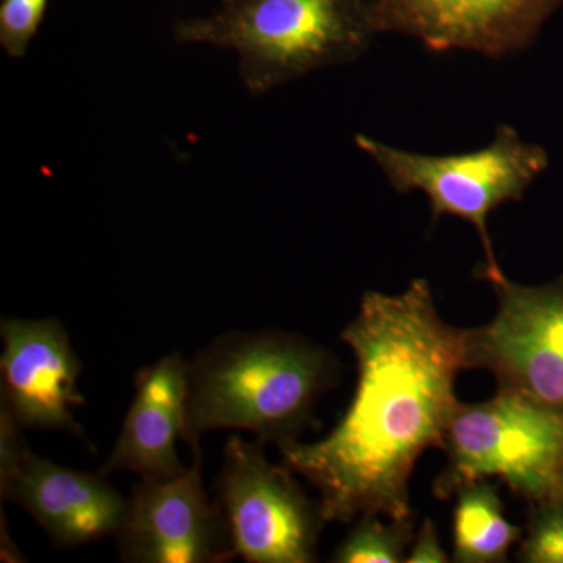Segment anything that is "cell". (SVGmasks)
I'll use <instances>...</instances> for the list:
<instances>
[{"instance_id": "18", "label": "cell", "mask_w": 563, "mask_h": 563, "mask_svg": "<svg viewBox=\"0 0 563 563\" xmlns=\"http://www.w3.org/2000/svg\"><path fill=\"white\" fill-rule=\"evenodd\" d=\"M407 563H446L450 562L446 551L440 543L437 526L432 520L426 518L417 540H415L412 551L407 554Z\"/></svg>"}, {"instance_id": "9", "label": "cell", "mask_w": 563, "mask_h": 563, "mask_svg": "<svg viewBox=\"0 0 563 563\" xmlns=\"http://www.w3.org/2000/svg\"><path fill=\"white\" fill-rule=\"evenodd\" d=\"M0 336V401L21 428L85 437L74 417V409L85 404L77 388L84 366L65 325L55 318H2Z\"/></svg>"}, {"instance_id": "4", "label": "cell", "mask_w": 563, "mask_h": 563, "mask_svg": "<svg viewBox=\"0 0 563 563\" xmlns=\"http://www.w3.org/2000/svg\"><path fill=\"white\" fill-rule=\"evenodd\" d=\"M354 143L396 191L424 192L433 221L450 214L473 224L483 243L485 279L493 284L506 277L493 250L488 218L504 203L520 201L547 172L550 155L540 144L521 139L509 124H499L487 146L462 154L406 151L365 133H357Z\"/></svg>"}, {"instance_id": "11", "label": "cell", "mask_w": 563, "mask_h": 563, "mask_svg": "<svg viewBox=\"0 0 563 563\" xmlns=\"http://www.w3.org/2000/svg\"><path fill=\"white\" fill-rule=\"evenodd\" d=\"M2 499L27 510L62 548L117 537L129 507V499L111 487L106 474L76 472L32 451Z\"/></svg>"}, {"instance_id": "20", "label": "cell", "mask_w": 563, "mask_h": 563, "mask_svg": "<svg viewBox=\"0 0 563 563\" xmlns=\"http://www.w3.org/2000/svg\"><path fill=\"white\" fill-rule=\"evenodd\" d=\"M220 2H224V0H220Z\"/></svg>"}, {"instance_id": "17", "label": "cell", "mask_w": 563, "mask_h": 563, "mask_svg": "<svg viewBox=\"0 0 563 563\" xmlns=\"http://www.w3.org/2000/svg\"><path fill=\"white\" fill-rule=\"evenodd\" d=\"M21 431L9 406L0 401V495L9 490L31 451Z\"/></svg>"}, {"instance_id": "19", "label": "cell", "mask_w": 563, "mask_h": 563, "mask_svg": "<svg viewBox=\"0 0 563 563\" xmlns=\"http://www.w3.org/2000/svg\"><path fill=\"white\" fill-rule=\"evenodd\" d=\"M0 550H2V562H24L16 544L10 539L9 529H5V515L2 512V533H0Z\"/></svg>"}, {"instance_id": "16", "label": "cell", "mask_w": 563, "mask_h": 563, "mask_svg": "<svg viewBox=\"0 0 563 563\" xmlns=\"http://www.w3.org/2000/svg\"><path fill=\"white\" fill-rule=\"evenodd\" d=\"M49 0H0V46L7 57L21 60L46 18Z\"/></svg>"}, {"instance_id": "6", "label": "cell", "mask_w": 563, "mask_h": 563, "mask_svg": "<svg viewBox=\"0 0 563 563\" xmlns=\"http://www.w3.org/2000/svg\"><path fill=\"white\" fill-rule=\"evenodd\" d=\"M214 499L228 523L235 554L250 563L317 561L322 525L295 472L263 454V444L231 435L224 448Z\"/></svg>"}, {"instance_id": "13", "label": "cell", "mask_w": 563, "mask_h": 563, "mask_svg": "<svg viewBox=\"0 0 563 563\" xmlns=\"http://www.w3.org/2000/svg\"><path fill=\"white\" fill-rule=\"evenodd\" d=\"M454 561L461 563L506 562L521 529L507 520L495 485L488 481L463 485L455 492Z\"/></svg>"}, {"instance_id": "10", "label": "cell", "mask_w": 563, "mask_h": 563, "mask_svg": "<svg viewBox=\"0 0 563 563\" xmlns=\"http://www.w3.org/2000/svg\"><path fill=\"white\" fill-rule=\"evenodd\" d=\"M383 33L435 52L501 58L528 49L563 0H376Z\"/></svg>"}, {"instance_id": "15", "label": "cell", "mask_w": 563, "mask_h": 563, "mask_svg": "<svg viewBox=\"0 0 563 563\" xmlns=\"http://www.w3.org/2000/svg\"><path fill=\"white\" fill-rule=\"evenodd\" d=\"M518 555L525 563H563V495L533 504Z\"/></svg>"}, {"instance_id": "1", "label": "cell", "mask_w": 563, "mask_h": 563, "mask_svg": "<svg viewBox=\"0 0 563 563\" xmlns=\"http://www.w3.org/2000/svg\"><path fill=\"white\" fill-rule=\"evenodd\" d=\"M342 340L357 362L350 409L320 442L282 444V461L320 493L325 523L368 514L412 521L415 465L444 446L461 407L466 331L444 322L429 282L415 279L395 295L366 291Z\"/></svg>"}, {"instance_id": "8", "label": "cell", "mask_w": 563, "mask_h": 563, "mask_svg": "<svg viewBox=\"0 0 563 563\" xmlns=\"http://www.w3.org/2000/svg\"><path fill=\"white\" fill-rule=\"evenodd\" d=\"M122 561L132 563H222L236 558L217 499L202 483V453L173 479H141L117 533Z\"/></svg>"}, {"instance_id": "12", "label": "cell", "mask_w": 563, "mask_h": 563, "mask_svg": "<svg viewBox=\"0 0 563 563\" xmlns=\"http://www.w3.org/2000/svg\"><path fill=\"white\" fill-rule=\"evenodd\" d=\"M188 361L169 352L141 368L135 396L101 473L129 472L141 479H173L187 466L177 454L187 412Z\"/></svg>"}, {"instance_id": "5", "label": "cell", "mask_w": 563, "mask_h": 563, "mask_svg": "<svg viewBox=\"0 0 563 563\" xmlns=\"http://www.w3.org/2000/svg\"><path fill=\"white\" fill-rule=\"evenodd\" d=\"M443 448L448 465L433 485L439 498L492 477L532 504L563 495L562 407L498 390L488 401L461 404Z\"/></svg>"}, {"instance_id": "2", "label": "cell", "mask_w": 563, "mask_h": 563, "mask_svg": "<svg viewBox=\"0 0 563 563\" xmlns=\"http://www.w3.org/2000/svg\"><path fill=\"white\" fill-rule=\"evenodd\" d=\"M339 379V363L295 333L225 332L188 362L184 442L201 451L203 433L251 432L258 443L295 442L314 404Z\"/></svg>"}, {"instance_id": "7", "label": "cell", "mask_w": 563, "mask_h": 563, "mask_svg": "<svg viewBox=\"0 0 563 563\" xmlns=\"http://www.w3.org/2000/svg\"><path fill=\"white\" fill-rule=\"evenodd\" d=\"M498 310L466 331L470 368H483L498 390L563 409V277L543 285L493 282Z\"/></svg>"}, {"instance_id": "14", "label": "cell", "mask_w": 563, "mask_h": 563, "mask_svg": "<svg viewBox=\"0 0 563 563\" xmlns=\"http://www.w3.org/2000/svg\"><path fill=\"white\" fill-rule=\"evenodd\" d=\"M412 521L380 520V515H362L352 531L340 543L335 563L406 562L407 544L412 542Z\"/></svg>"}, {"instance_id": "3", "label": "cell", "mask_w": 563, "mask_h": 563, "mask_svg": "<svg viewBox=\"0 0 563 563\" xmlns=\"http://www.w3.org/2000/svg\"><path fill=\"white\" fill-rule=\"evenodd\" d=\"M380 33L376 0H224L177 22L174 40L232 51L243 87L263 96L361 60Z\"/></svg>"}]
</instances>
